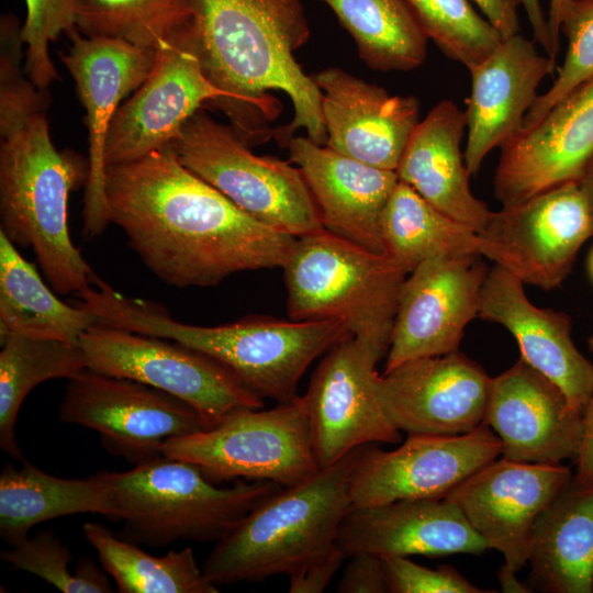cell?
Listing matches in <instances>:
<instances>
[{
  "label": "cell",
  "mask_w": 593,
  "mask_h": 593,
  "mask_svg": "<svg viewBox=\"0 0 593 593\" xmlns=\"http://www.w3.org/2000/svg\"><path fill=\"white\" fill-rule=\"evenodd\" d=\"M428 40L468 69L483 60L503 40L470 0H403Z\"/></svg>",
  "instance_id": "obj_36"
},
{
  "label": "cell",
  "mask_w": 593,
  "mask_h": 593,
  "mask_svg": "<svg viewBox=\"0 0 593 593\" xmlns=\"http://www.w3.org/2000/svg\"><path fill=\"white\" fill-rule=\"evenodd\" d=\"M82 532L121 593L219 592L199 568L191 547L156 557L98 523H85Z\"/></svg>",
  "instance_id": "obj_34"
},
{
  "label": "cell",
  "mask_w": 593,
  "mask_h": 593,
  "mask_svg": "<svg viewBox=\"0 0 593 593\" xmlns=\"http://www.w3.org/2000/svg\"><path fill=\"white\" fill-rule=\"evenodd\" d=\"M163 455L195 465L216 484L245 479L287 488L320 470L303 395L270 410L235 411L210 428L168 439Z\"/></svg>",
  "instance_id": "obj_9"
},
{
  "label": "cell",
  "mask_w": 593,
  "mask_h": 593,
  "mask_svg": "<svg viewBox=\"0 0 593 593\" xmlns=\"http://www.w3.org/2000/svg\"><path fill=\"white\" fill-rule=\"evenodd\" d=\"M390 593H485L469 582L455 568L440 566L430 569L407 557H382Z\"/></svg>",
  "instance_id": "obj_40"
},
{
  "label": "cell",
  "mask_w": 593,
  "mask_h": 593,
  "mask_svg": "<svg viewBox=\"0 0 593 593\" xmlns=\"http://www.w3.org/2000/svg\"><path fill=\"white\" fill-rule=\"evenodd\" d=\"M78 298L79 305L100 323L201 351L233 370L262 399L278 403L295 398L299 381L310 365L350 335L336 320L248 316L217 326L184 324L163 306L124 296L105 282L81 291Z\"/></svg>",
  "instance_id": "obj_4"
},
{
  "label": "cell",
  "mask_w": 593,
  "mask_h": 593,
  "mask_svg": "<svg viewBox=\"0 0 593 593\" xmlns=\"http://www.w3.org/2000/svg\"><path fill=\"white\" fill-rule=\"evenodd\" d=\"M322 101L326 146L367 165L395 171L419 122L414 96L390 94L338 67L313 76Z\"/></svg>",
  "instance_id": "obj_22"
},
{
  "label": "cell",
  "mask_w": 593,
  "mask_h": 593,
  "mask_svg": "<svg viewBox=\"0 0 593 593\" xmlns=\"http://www.w3.org/2000/svg\"><path fill=\"white\" fill-rule=\"evenodd\" d=\"M114 519L109 485L96 474L64 479L23 461L21 468L3 467L0 474V535L11 547L29 537L36 524L81 514Z\"/></svg>",
  "instance_id": "obj_29"
},
{
  "label": "cell",
  "mask_w": 593,
  "mask_h": 593,
  "mask_svg": "<svg viewBox=\"0 0 593 593\" xmlns=\"http://www.w3.org/2000/svg\"><path fill=\"white\" fill-rule=\"evenodd\" d=\"M205 76L222 91L212 103L249 147L294 133L325 145L322 96L294 53L310 37L301 0H198L194 22Z\"/></svg>",
  "instance_id": "obj_2"
},
{
  "label": "cell",
  "mask_w": 593,
  "mask_h": 593,
  "mask_svg": "<svg viewBox=\"0 0 593 593\" xmlns=\"http://www.w3.org/2000/svg\"><path fill=\"white\" fill-rule=\"evenodd\" d=\"M500 148L493 184L502 205L579 182L593 163V78Z\"/></svg>",
  "instance_id": "obj_20"
},
{
  "label": "cell",
  "mask_w": 593,
  "mask_h": 593,
  "mask_svg": "<svg viewBox=\"0 0 593 593\" xmlns=\"http://www.w3.org/2000/svg\"><path fill=\"white\" fill-rule=\"evenodd\" d=\"M519 3L526 12L534 41L544 48L545 54L556 60L559 51L551 40L540 0H519Z\"/></svg>",
  "instance_id": "obj_45"
},
{
  "label": "cell",
  "mask_w": 593,
  "mask_h": 593,
  "mask_svg": "<svg viewBox=\"0 0 593 593\" xmlns=\"http://www.w3.org/2000/svg\"><path fill=\"white\" fill-rule=\"evenodd\" d=\"M532 588L593 592V477L572 475L538 518L528 562Z\"/></svg>",
  "instance_id": "obj_28"
},
{
  "label": "cell",
  "mask_w": 593,
  "mask_h": 593,
  "mask_svg": "<svg viewBox=\"0 0 593 593\" xmlns=\"http://www.w3.org/2000/svg\"><path fill=\"white\" fill-rule=\"evenodd\" d=\"M384 253L406 275L438 257L480 255L479 235L399 180L381 220Z\"/></svg>",
  "instance_id": "obj_31"
},
{
  "label": "cell",
  "mask_w": 593,
  "mask_h": 593,
  "mask_svg": "<svg viewBox=\"0 0 593 593\" xmlns=\"http://www.w3.org/2000/svg\"><path fill=\"white\" fill-rule=\"evenodd\" d=\"M347 559H349V562L337 584V592H389L382 557L371 553H358Z\"/></svg>",
  "instance_id": "obj_41"
},
{
  "label": "cell",
  "mask_w": 593,
  "mask_h": 593,
  "mask_svg": "<svg viewBox=\"0 0 593 593\" xmlns=\"http://www.w3.org/2000/svg\"><path fill=\"white\" fill-rule=\"evenodd\" d=\"M281 268L290 320L339 321L387 355L406 278L389 256L321 230L296 237Z\"/></svg>",
  "instance_id": "obj_7"
},
{
  "label": "cell",
  "mask_w": 593,
  "mask_h": 593,
  "mask_svg": "<svg viewBox=\"0 0 593 593\" xmlns=\"http://www.w3.org/2000/svg\"><path fill=\"white\" fill-rule=\"evenodd\" d=\"M589 270H590V275H591V277L593 279V249H592L590 258H589Z\"/></svg>",
  "instance_id": "obj_48"
},
{
  "label": "cell",
  "mask_w": 593,
  "mask_h": 593,
  "mask_svg": "<svg viewBox=\"0 0 593 593\" xmlns=\"http://www.w3.org/2000/svg\"><path fill=\"white\" fill-rule=\"evenodd\" d=\"M478 316L504 326L515 337L521 358L555 383L583 415L593 393V363L575 347L567 313L536 306L519 279L494 266L481 289Z\"/></svg>",
  "instance_id": "obj_25"
},
{
  "label": "cell",
  "mask_w": 593,
  "mask_h": 593,
  "mask_svg": "<svg viewBox=\"0 0 593 593\" xmlns=\"http://www.w3.org/2000/svg\"><path fill=\"white\" fill-rule=\"evenodd\" d=\"M347 559L335 545L326 553L289 574L290 593H321Z\"/></svg>",
  "instance_id": "obj_42"
},
{
  "label": "cell",
  "mask_w": 593,
  "mask_h": 593,
  "mask_svg": "<svg viewBox=\"0 0 593 593\" xmlns=\"http://www.w3.org/2000/svg\"><path fill=\"white\" fill-rule=\"evenodd\" d=\"M478 235L481 256L524 284L550 290L568 277L593 226L579 182L570 181L503 205Z\"/></svg>",
  "instance_id": "obj_12"
},
{
  "label": "cell",
  "mask_w": 593,
  "mask_h": 593,
  "mask_svg": "<svg viewBox=\"0 0 593 593\" xmlns=\"http://www.w3.org/2000/svg\"><path fill=\"white\" fill-rule=\"evenodd\" d=\"M0 448L24 461L15 422L26 395L51 379H72L87 368L79 344L21 334L0 337Z\"/></svg>",
  "instance_id": "obj_33"
},
{
  "label": "cell",
  "mask_w": 593,
  "mask_h": 593,
  "mask_svg": "<svg viewBox=\"0 0 593 593\" xmlns=\"http://www.w3.org/2000/svg\"><path fill=\"white\" fill-rule=\"evenodd\" d=\"M353 37L371 69L407 71L423 65L428 37L403 0H320Z\"/></svg>",
  "instance_id": "obj_32"
},
{
  "label": "cell",
  "mask_w": 593,
  "mask_h": 593,
  "mask_svg": "<svg viewBox=\"0 0 593 593\" xmlns=\"http://www.w3.org/2000/svg\"><path fill=\"white\" fill-rule=\"evenodd\" d=\"M383 356L374 345L348 335L314 371L303 398L320 469L360 446L400 443L401 432L387 417L378 395L376 367Z\"/></svg>",
  "instance_id": "obj_14"
},
{
  "label": "cell",
  "mask_w": 593,
  "mask_h": 593,
  "mask_svg": "<svg viewBox=\"0 0 593 593\" xmlns=\"http://www.w3.org/2000/svg\"><path fill=\"white\" fill-rule=\"evenodd\" d=\"M70 47L59 53L86 109L89 176L83 197V234L100 235L111 222L105 193V143L110 124L122 104L149 76L156 51L107 37L68 33Z\"/></svg>",
  "instance_id": "obj_18"
},
{
  "label": "cell",
  "mask_w": 593,
  "mask_h": 593,
  "mask_svg": "<svg viewBox=\"0 0 593 593\" xmlns=\"http://www.w3.org/2000/svg\"><path fill=\"white\" fill-rule=\"evenodd\" d=\"M573 0H550L549 12H548V29L551 36V40L559 51L560 48V34H561V23Z\"/></svg>",
  "instance_id": "obj_46"
},
{
  "label": "cell",
  "mask_w": 593,
  "mask_h": 593,
  "mask_svg": "<svg viewBox=\"0 0 593 593\" xmlns=\"http://www.w3.org/2000/svg\"><path fill=\"white\" fill-rule=\"evenodd\" d=\"M21 26L0 23V232L31 247L52 288L79 293L99 279L72 244L68 199L86 186L89 159L52 142L47 94L22 69Z\"/></svg>",
  "instance_id": "obj_3"
},
{
  "label": "cell",
  "mask_w": 593,
  "mask_h": 593,
  "mask_svg": "<svg viewBox=\"0 0 593 593\" xmlns=\"http://www.w3.org/2000/svg\"><path fill=\"white\" fill-rule=\"evenodd\" d=\"M111 222L161 281L216 286L249 270L282 267L294 236L261 223L179 160L171 146L105 171Z\"/></svg>",
  "instance_id": "obj_1"
},
{
  "label": "cell",
  "mask_w": 593,
  "mask_h": 593,
  "mask_svg": "<svg viewBox=\"0 0 593 593\" xmlns=\"http://www.w3.org/2000/svg\"><path fill=\"white\" fill-rule=\"evenodd\" d=\"M588 346L593 354V334L588 339ZM582 418V443L574 463L577 466L575 475L584 480L593 477V393L584 409Z\"/></svg>",
  "instance_id": "obj_44"
},
{
  "label": "cell",
  "mask_w": 593,
  "mask_h": 593,
  "mask_svg": "<svg viewBox=\"0 0 593 593\" xmlns=\"http://www.w3.org/2000/svg\"><path fill=\"white\" fill-rule=\"evenodd\" d=\"M87 368L165 391L191 405L208 428L264 399L219 360L167 338L97 323L80 338Z\"/></svg>",
  "instance_id": "obj_10"
},
{
  "label": "cell",
  "mask_w": 593,
  "mask_h": 593,
  "mask_svg": "<svg viewBox=\"0 0 593 593\" xmlns=\"http://www.w3.org/2000/svg\"><path fill=\"white\" fill-rule=\"evenodd\" d=\"M568 40L562 66L551 87L538 94L524 119L523 128L536 124L555 104L593 78V0H573L561 23Z\"/></svg>",
  "instance_id": "obj_38"
},
{
  "label": "cell",
  "mask_w": 593,
  "mask_h": 593,
  "mask_svg": "<svg viewBox=\"0 0 593 593\" xmlns=\"http://www.w3.org/2000/svg\"><path fill=\"white\" fill-rule=\"evenodd\" d=\"M579 184L585 198L593 226V163L586 169L583 177L579 180Z\"/></svg>",
  "instance_id": "obj_47"
},
{
  "label": "cell",
  "mask_w": 593,
  "mask_h": 593,
  "mask_svg": "<svg viewBox=\"0 0 593 593\" xmlns=\"http://www.w3.org/2000/svg\"><path fill=\"white\" fill-rule=\"evenodd\" d=\"M170 146L182 165L257 221L294 237L324 230L300 169L290 160L254 154L231 126L203 109Z\"/></svg>",
  "instance_id": "obj_8"
},
{
  "label": "cell",
  "mask_w": 593,
  "mask_h": 593,
  "mask_svg": "<svg viewBox=\"0 0 593 593\" xmlns=\"http://www.w3.org/2000/svg\"><path fill=\"white\" fill-rule=\"evenodd\" d=\"M466 128L465 111L441 100L414 127L395 172L437 210L479 233L492 211L469 187L460 147Z\"/></svg>",
  "instance_id": "obj_27"
},
{
  "label": "cell",
  "mask_w": 593,
  "mask_h": 593,
  "mask_svg": "<svg viewBox=\"0 0 593 593\" xmlns=\"http://www.w3.org/2000/svg\"><path fill=\"white\" fill-rule=\"evenodd\" d=\"M496 29L502 38L519 33V0H470Z\"/></svg>",
  "instance_id": "obj_43"
},
{
  "label": "cell",
  "mask_w": 593,
  "mask_h": 593,
  "mask_svg": "<svg viewBox=\"0 0 593 593\" xmlns=\"http://www.w3.org/2000/svg\"><path fill=\"white\" fill-rule=\"evenodd\" d=\"M221 98L203 71L193 25L159 46L147 79L119 107L107 136V167L171 145L197 111Z\"/></svg>",
  "instance_id": "obj_16"
},
{
  "label": "cell",
  "mask_w": 593,
  "mask_h": 593,
  "mask_svg": "<svg viewBox=\"0 0 593 593\" xmlns=\"http://www.w3.org/2000/svg\"><path fill=\"white\" fill-rule=\"evenodd\" d=\"M336 546L346 558L358 553L480 555L489 549L458 506L447 499L400 500L353 507L339 527Z\"/></svg>",
  "instance_id": "obj_26"
},
{
  "label": "cell",
  "mask_w": 593,
  "mask_h": 593,
  "mask_svg": "<svg viewBox=\"0 0 593 593\" xmlns=\"http://www.w3.org/2000/svg\"><path fill=\"white\" fill-rule=\"evenodd\" d=\"M561 463H530L494 459L445 499L461 511L472 529L500 551L499 573L504 591L523 592L516 573L527 564L535 525L572 478Z\"/></svg>",
  "instance_id": "obj_13"
},
{
  "label": "cell",
  "mask_w": 593,
  "mask_h": 593,
  "mask_svg": "<svg viewBox=\"0 0 593 593\" xmlns=\"http://www.w3.org/2000/svg\"><path fill=\"white\" fill-rule=\"evenodd\" d=\"M99 318L70 306L44 283L33 264L0 232V337L21 334L79 344Z\"/></svg>",
  "instance_id": "obj_30"
},
{
  "label": "cell",
  "mask_w": 593,
  "mask_h": 593,
  "mask_svg": "<svg viewBox=\"0 0 593 593\" xmlns=\"http://www.w3.org/2000/svg\"><path fill=\"white\" fill-rule=\"evenodd\" d=\"M362 446L310 479L282 488L216 541L202 570L213 584L289 575L336 545L353 508L349 478Z\"/></svg>",
  "instance_id": "obj_5"
},
{
  "label": "cell",
  "mask_w": 593,
  "mask_h": 593,
  "mask_svg": "<svg viewBox=\"0 0 593 593\" xmlns=\"http://www.w3.org/2000/svg\"><path fill=\"white\" fill-rule=\"evenodd\" d=\"M59 419L96 430L109 452L134 465L161 456L170 438L208 428L184 401L145 383L88 368L68 381Z\"/></svg>",
  "instance_id": "obj_11"
},
{
  "label": "cell",
  "mask_w": 593,
  "mask_h": 593,
  "mask_svg": "<svg viewBox=\"0 0 593 593\" xmlns=\"http://www.w3.org/2000/svg\"><path fill=\"white\" fill-rule=\"evenodd\" d=\"M111 491L122 538L149 547L178 540L219 541L249 512L283 486L235 480L220 488L195 465L159 456L124 472L96 474Z\"/></svg>",
  "instance_id": "obj_6"
},
{
  "label": "cell",
  "mask_w": 593,
  "mask_h": 593,
  "mask_svg": "<svg viewBox=\"0 0 593 593\" xmlns=\"http://www.w3.org/2000/svg\"><path fill=\"white\" fill-rule=\"evenodd\" d=\"M500 455L501 441L486 423L461 435L409 434L394 450L365 445L349 478L353 507L400 500L445 499Z\"/></svg>",
  "instance_id": "obj_15"
},
{
  "label": "cell",
  "mask_w": 593,
  "mask_h": 593,
  "mask_svg": "<svg viewBox=\"0 0 593 593\" xmlns=\"http://www.w3.org/2000/svg\"><path fill=\"white\" fill-rule=\"evenodd\" d=\"M286 147L310 189L323 228L384 255L381 220L399 182L396 172L356 160L309 136H293Z\"/></svg>",
  "instance_id": "obj_24"
},
{
  "label": "cell",
  "mask_w": 593,
  "mask_h": 593,
  "mask_svg": "<svg viewBox=\"0 0 593 593\" xmlns=\"http://www.w3.org/2000/svg\"><path fill=\"white\" fill-rule=\"evenodd\" d=\"M491 382L480 365L457 350L381 374L378 395L400 432L452 436L484 423Z\"/></svg>",
  "instance_id": "obj_19"
},
{
  "label": "cell",
  "mask_w": 593,
  "mask_h": 593,
  "mask_svg": "<svg viewBox=\"0 0 593 593\" xmlns=\"http://www.w3.org/2000/svg\"><path fill=\"white\" fill-rule=\"evenodd\" d=\"M484 423L499 437L501 456L513 461H574L582 443V414L522 358L492 378Z\"/></svg>",
  "instance_id": "obj_21"
},
{
  "label": "cell",
  "mask_w": 593,
  "mask_h": 593,
  "mask_svg": "<svg viewBox=\"0 0 593 593\" xmlns=\"http://www.w3.org/2000/svg\"><path fill=\"white\" fill-rule=\"evenodd\" d=\"M481 255L424 261L402 283L384 371L412 360L457 351L479 314L488 269Z\"/></svg>",
  "instance_id": "obj_17"
},
{
  "label": "cell",
  "mask_w": 593,
  "mask_h": 593,
  "mask_svg": "<svg viewBox=\"0 0 593 593\" xmlns=\"http://www.w3.org/2000/svg\"><path fill=\"white\" fill-rule=\"evenodd\" d=\"M26 18L20 36L26 47L24 71L41 89L58 79L48 47L60 34L76 29L75 0H24Z\"/></svg>",
  "instance_id": "obj_39"
},
{
  "label": "cell",
  "mask_w": 593,
  "mask_h": 593,
  "mask_svg": "<svg viewBox=\"0 0 593 593\" xmlns=\"http://www.w3.org/2000/svg\"><path fill=\"white\" fill-rule=\"evenodd\" d=\"M76 29L85 36L107 37L143 49L191 29L198 0H75Z\"/></svg>",
  "instance_id": "obj_35"
},
{
  "label": "cell",
  "mask_w": 593,
  "mask_h": 593,
  "mask_svg": "<svg viewBox=\"0 0 593 593\" xmlns=\"http://www.w3.org/2000/svg\"><path fill=\"white\" fill-rule=\"evenodd\" d=\"M0 557L14 569L32 573L64 593L112 592L107 575L88 559L79 562L76 573H71L72 555L68 546L49 530L27 537Z\"/></svg>",
  "instance_id": "obj_37"
},
{
  "label": "cell",
  "mask_w": 593,
  "mask_h": 593,
  "mask_svg": "<svg viewBox=\"0 0 593 593\" xmlns=\"http://www.w3.org/2000/svg\"><path fill=\"white\" fill-rule=\"evenodd\" d=\"M556 60L542 55L536 42L517 33L503 38L469 70L466 100L467 143L463 154L469 175H475L486 155L523 128L538 97L540 82L553 74Z\"/></svg>",
  "instance_id": "obj_23"
}]
</instances>
